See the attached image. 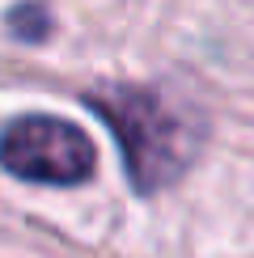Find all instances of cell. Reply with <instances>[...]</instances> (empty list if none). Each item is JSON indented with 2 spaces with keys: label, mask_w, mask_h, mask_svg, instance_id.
<instances>
[{
  "label": "cell",
  "mask_w": 254,
  "mask_h": 258,
  "mask_svg": "<svg viewBox=\"0 0 254 258\" xmlns=\"http://www.w3.org/2000/svg\"><path fill=\"white\" fill-rule=\"evenodd\" d=\"M85 106L110 127L136 195H157L161 186L182 178L199 132H195V123H186L178 114V106L161 89L106 85V89L85 93Z\"/></svg>",
  "instance_id": "cell-1"
},
{
  "label": "cell",
  "mask_w": 254,
  "mask_h": 258,
  "mask_svg": "<svg viewBox=\"0 0 254 258\" xmlns=\"http://www.w3.org/2000/svg\"><path fill=\"white\" fill-rule=\"evenodd\" d=\"M0 169L38 186H81L98 169V148L68 119L17 114L0 132Z\"/></svg>",
  "instance_id": "cell-2"
},
{
  "label": "cell",
  "mask_w": 254,
  "mask_h": 258,
  "mask_svg": "<svg viewBox=\"0 0 254 258\" xmlns=\"http://www.w3.org/2000/svg\"><path fill=\"white\" fill-rule=\"evenodd\" d=\"M5 30L13 34L17 42H42L51 34V13L42 5H17V9H9V17H5Z\"/></svg>",
  "instance_id": "cell-3"
}]
</instances>
